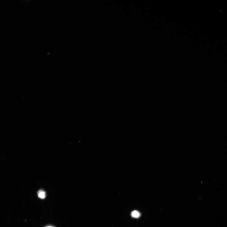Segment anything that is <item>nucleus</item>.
I'll return each mask as SVG.
<instances>
[{"mask_svg": "<svg viewBox=\"0 0 227 227\" xmlns=\"http://www.w3.org/2000/svg\"><path fill=\"white\" fill-rule=\"evenodd\" d=\"M38 197L41 199H44L46 197L45 192L43 190H40L38 192Z\"/></svg>", "mask_w": 227, "mask_h": 227, "instance_id": "nucleus-1", "label": "nucleus"}, {"mask_svg": "<svg viewBox=\"0 0 227 227\" xmlns=\"http://www.w3.org/2000/svg\"><path fill=\"white\" fill-rule=\"evenodd\" d=\"M132 217L138 218L141 216V214L137 211H134L132 212L131 214Z\"/></svg>", "mask_w": 227, "mask_h": 227, "instance_id": "nucleus-2", "label": "nucleus"}, {"mask_svg": "<svg viewBox=\"0 0 227 227\" xmlns=\"http://www.w3.org/2000/svg\"><path fill=\"white\" fill-rule=\"evenodd\" d=\"M53 227V226H47V227Z\"/></svg>", "mask_w": 227, "mask_h": 227, "instance_id": "nucleus-3", "label": "nucleus"}]
</instances>
